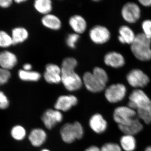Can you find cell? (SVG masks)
I'll list each match as a JSON object with an SVG mask.
<instances>
[{
    "instance_id": "7402d4cb",
    "label": "cell",
    "mask_w": 151,
    "mask_h": 151,
    "mask_svg": "<svg viewBox=\"0 0 151 151\" xmlns=\"http://www.w3.org/2000/svg\"><path fill=\"white\" fill-rule=\"evenodd\" d=\"M120 142L122 150L125 151H134L137 147V141L134 136L124 134Z\"/></svg>"
},
{
    "instance_id": "f1b7e54d",
    "label": "cell",
    "mask_w": 151,
    "mask_h": 151,
    "mask_svg": "<svg viewBox=\"0 0 151 151\" xmlns=\"http://www.w3.org/2000/svg\"><path fill=\"white\" fill-rule=\"evenodd\" d=\"M92 73L94 76L99 78L101 81L107 84L108 81V73L104 69L101 67L94 68Z\"/></svg>"
},
{
    "instance_id": "d6a6232c",
    "label": "cell",
    "mask_w": 151,
    "mask_h": 151,
    "mask_svg": "<svg viewBox=\"0 0 151 151\" xmlns=\"http://www.w3.org/2000/svg\"><path fill=\"white\" fill-rule=\"evenodd\" d=\"M101 151H122L121 146L115 143H107L100 149Z\"/></svg>"
},
{
    "instance_id": "484cf974",
    "label": "cell",
    "mask_w": 151,
    "mask_h": 151,
    "mask_svg": "<svg viewBox=\"0 0 151 151\" xmlns=\"http://www.w3.org/2000/svg\"><path fill=\"white\" fill-rule=\"evenodd\" d=\"M44 77L46 82L49 84H58L61 82V74L58 73L45 71L44 73Z\"/></svg>"
},
{
    "instance_id": "277c9868",
    "label": "cell",
    "mask_w": 151,
    "mask_h": 151,
    "mask_svg": "<svg viewBox=\"0 0 151 151\" xmlns=\"http://www.w3.org/2000/svg\"><path fill=\"white\" fill-rule=\"evenodd\" d=\"M61 82L68 91H76L81 88L83 81L75 70H61Z\"/></svg>"
},
{
    "instance_id": "ac0fdd59",
    "label": "cell",
    "mask_w": 151,
    "mask_h": 151,
    "mask_svg": "<svg viewBox=\"0 0 151 151\" xmlns=\"http://www.w3.org/2000/svg\"><path fill=\"white\" fill-rule=\"evenodd\" d=\"M69 24L76 33L81 34L86 31L87 23L85 19L79 15H75L70 17Z\"/></svg>"
},
{
    "instance_id": "3957f363",
    "label": "cell",
    "mask_w": 151,
    "mask_h": 151,
    "mask_svg": "<svg viewBox=\"0 0 151 151\" xmlns=\"http://www.w3.org/2000/svg\"><path fill=\"white\" fill-rule=\"evenodd\" d=\"M60 134L63 142L70 144L82 138L84 129L80 123L75 122L64 124L60 129Z\"/></svg>"
},
{
    "instance_id": "44dd1931",
    "label": "cell",
    "mask_w": 151,
    "mask_h": 151,
    "mask_svg": "<svg viewBox=\"0 0 151 151\" xmlns=\"http://www.w3.org/2000/svg\"><path fill=\"white\" fill-rule=\"evenodd\" d=\"M29 33L25 28L22 27H16L12 30V45L22 43L27 39Z\"/></svg>"
},
{
    "instance_id": "83f0119b",
    "label": "cell",
    "mask_w": 151,
    "mask_h": 151,
    "mask_svg": "<svg viewBox=\"0 0 151 151\" xmlns=\"http://www.w3.org/2000/svg\"><path fill=\"white\" fill-rule=\"evenodd\" d=\"M78 64L77 60L73 57H67L63 60L61 70H75L76 67Z\"/></svg>"
},
{
    "instance_id": "603a6c76",
    "label": "cell",
    "mask_w": 151,
    "mask_h": 151,
    "mask_svg": "<svg viewBox=\"0 0 151 151\" xmlns=\"http://www.w3.org/2000/svg\"><path fill=\"white\" fill-rule=\"evenodd\" d=\"M35 8L42 14H48L52 10V3L50 0H36L34 4Z\"/></svg>"
},
{
    "instance_id": "ab89813d",
    "label": "cell",
    "mask_w": 151,
    "mask_h": 151,
    "mask_svg": "<svg viewBox=\"0 0 151 151\" xmlns=\"http://www.w3.org/2000/svg\"><path fill=\"white\" fill-rule=\"evenodd\" d=\"M26 1V0H16L15 2L17 4H20V3L24 2Z\"/></svg>"
},
{
    "instance_id": "ba28073f",
    "label": "cell",
    "mask_w": 151,
    "mask_h": 151,
    "mask_svg": "<svg viewBox=\"0 0 151 151\" xmlns=\"http://www.w3.org/2000/svg\"><path fill=\"white\" fill-rule=\"evenodd\" d=\"M122 15L124 20L127 22L135 23L140 18V8L136 3L133 2H127L122 7Z\"/></svg>"
},
{
    "instance_id": "d6986e66",
    "label": "cell",
    "mask_w": 151,
    "mask_h": 151,
    "mask_svg": "<svg viewBox=\"0 0 151 151\" xmlns=\"http://www.w3.org/2000/svg\"><path fill=\"white\" fill-rule=\"evenodd\" d=\"M47 138L45 131L42 129H34L31 131L29 136V139L33 146L38 147L41 146L45 142Z\"/></svg>"
},
{
    "instance_id": "f35d334b",
    "label": "cell",
    "mask_w": 151,
    "mask_h": 151,
    "mask_svg": "<svg viewBox=\"0 0 151 151\" xmlns=\"http://www.w3.org/2000/svg\"><path fill=\"white\" fill-rule=\"evenodd\" d=\"M84 151H101V150L96 146H92L86 149Z\"/></svg>"
},
{
    "instance_id": "30bf717a",
    "label": "cell",
    "mask_w": 151,
    "mask_h": 151,
    "mask_svg": "<svg viewBox=\"0 0 151 151\" xmlns=\"http://www.w3.org/2000/svg\"><path fill=\"white\" fill-rule=\"evenodd\" d=\"M82 81L86 89L93 93L102 92L105 89L107 84L90 72H86L84 73Z\"/></svg>"
},
{
    "instance_id": "9a60e30c",
    "label": "cell",
    "mask_w": 151,
    "mask_h": 151,
    "mask_svg": "<svg viewBox=\"0 0 151 151\" xmlns=\"http://www.w3.org/2000/svg\"><path fill=\"white\" fill-rule=\"evenodd\" d=\"M89 126L94 132L97 134H102L106 131L108 123L103 116L100 114H94L90 118Z\"/></svg>"
},
{
    "instance_id": "60d3db41",
    "label": "cell",
    "mask_w": 151,
    "mask_h": 151,
    "mask_svg": "<svg viewBox=\"0 0 151 151\" xmlns=\"http://www.w3.org/2000/svg\"><path fill=\"white\" fill-rule=\"evenodd\" d=\"M145 151H151V146L147 147L145 149Z\"/></svg>"
},
{
    "instance_id": "cb8c5ba5",
    "label": "cell",
    "mask_w": 151,
    "mask_h": 151,
    "mask_svg": "<svg viewBox=\"0 0 151 151\" xmlns=\"http://www.w3.org/2000/svg\"><path fill=\"white\" fill-rule=\"evenodd\" d=\"M18 76L21 80L26 81H37L40 79V73L35 71H26L20 69L18 71Z\"/></svg>"
},
{
    "instance_id": "4dcf8cb0",
    "label": "cell",
    "mask_w": 151,
    "mask_h": 151,
    "mask_svg": "<svg viewBox=\"0 0 151 151\" xmlns=\"http://www.w3.org/2000/svg\"><path fill=\"white\" fill-rule=\"evenodd\" d=\"M11 77V73L9 70L0 67V84L1 86L8 82Z\"/></svg>"
},
{
    "instance_id": "52a82bcc",
    "label": "cell",
    "mask_w": 151,
    "mask_h": 151,
    "mask_svg": "<svg viewBox=\"0 0 151 151\" xmlns=\"http://www.w3.org/2000/svg\"><path fill=\"white\" fill-rule=\"evenodd\" d=\"M126 86L122 83L113 84L105 90V96L109 103H116L122 101L127 95Z\"/></svg>"
},
{
    "instance_id": "8d00e7d4",
    "label": "cell",
    "mask_w": 151,
    "mask_h": 151,
    "mask_svg": "<svg viewBox=\"0 0 151 151\" xmlns=\"http://www.w3.org/2000/svg\"><path fill=\"white\" fill-rule=\"evenodd\" d=\"M139 2L144 6H151V0H139Z\"/></svg>"
},
{
    "instance_id": "7a4b0ae2",
    "label": "cell",
    "mask_w": 151,
    "mask_h": 151,
    "mask_svg": "<svg viewBox=\"0 0 151 151\" xmlns=\"http://www.w3.org/2000/svg\"><path fill=\"white\" fill-rule=\"evenodd\" d=\"M130 45L131 52L137 59L144 62L151 60V40L142 33L136 35Z\"/></svg>"
},
{
    "instance_id": "b9f144b4",
    "label": "cell",
    "mask_w": 151,
    "mask_h": 151,
    "mask_svg": "<svg viewBox=\"0 0 151 151\" xmlns=\"http://www.w3.org/2000/svg\"><path fill=\"white\" fill-rule=\"evenodd\" d=\"M41 151H50L49 150H47V149H44V150H42Z\"/></svg>"
},
{
    "instance_id": "8992f818",
    "label": "cell",
    "mask_w": 151,
    "mask_h": 151,
    "mask_svg": "<svg viewBox=\"0 0 151 151\" xmlns=\"http://www.w3.org/2000/svg\"><path fill=\"white\" fill-rule=\"evenodd\" d=\"M138 117L137 112L128 106H121L114 110L113 114L114 121L118 125H127Z\"/></svg>"
},
{
    "instance_id": "d590c367",
    "label": "cell",
    "mask_w": 151,
    "mask_h": 151,
    "mask_svg": "<svg viewBox=\"0 0 151 151\" xmlns=\"http://www.w3.org/2000/svg\"><path fill=\"white\" fill-rule=\"evenodd\" d=\"M12 0H0V7L3 8H7L12 5Z\"/></svg>"
},
{
    "instance_id": "f546056e",
    "label": "cell",
    "mask_w": 151,
    "mask_h": 151,
    "mask_svg": "<svg viewBox=\"0 0 151 151\" xmlns=\"http://www.w3.org/2000/svg\"><path fill=\"white\" fill-rule=\"evenodd\" d=\"M142 33L151 40V19H146L142 24Z\"/></svg>"
},
{
    "instance_id": "5bb4252c",
    "label": "cell",
    "mask_w": 151,
    "mask_h": 151,
    "mask_svg": "<svg viewBox=\"0 0 151 151\" xmlns=\"http://www.w3.org/2000/svg\"><path fill=\"white\" fill-rule=\"evenodd\" d=\"M17 62L14 53L7 50L0 52V67L10 70L16 65Z\"/></svg>"
},
{
    "instance_id": "2e32d148",
    "label": "cell",
    "mask_w": 151,
    "mask_h": 151,
    "mask_svg": "<svg viewBox=\"0 0 151 151\" xmlns=\"http://www.w3.org/2000/svg\"><path fill=\"white\" fill-rule=\"evenodd\" d=\"M118 127L124 134L132 136L139 134L144 128L142 124L138 117L135 118L131 124L127 125H118Z\"/></svg>"
},
{
    "instance_id": "ffe728a7",
    "label": "cell",
    "mask_w": 151,
    "mask_h": 151,
    "mask_svg": "<svg viewBox=\"0 0 151 151\" xmlns=\"http://www.w3.org/2000/svg\"><path fill=\"white\" fill-rule=\"evenodd\" d=\"M42 23L47 28L57 30L61 28V21L58 17L49 14L45 15L41 19Z\"/></svg>"
},
{
    "instance_id": "74e56055",
    "label": "cell",
    "mask_w": 151,
    "mask_h": 151,
    "mask_svg": "<svg viewBox=\"0 0 151 151\" xmlns=\"http://www.w3.org/2000/svg\"><path fill=\"white\" fill-rule=\"evenodd\" d=\"M32 69V65L30 63H25L23 66V70L26 71H30Z\"/></svg>"
},
{
    "instance_id": "d4e9b609",
    "label": "cell",
    "mask_w": 151,
    "mask_h": 151,
    "mask_svg": "<svg viewBox=\"0 0 151 151\" xmlns=\"http://www.w3.org/2000/svg\"><path fill=\"white\" fill-rule=\"evenodd\" d=\"M12 137L17 141H22L25 137L26 132L24 128L20 125H16L13 127L11 131Z\"/></svg>"
},
{
    "instance_id": "836d02e7",
    "label": "cell",
    "mask_w": 151,
    "mask_h": 151,
    "mask_svg": "<svg viewBox=\"0 0 151 151\" xmlns=\"http://www.w3.org/2000/svg\"><path fill=\"white\" fill-rule=\"evenodd\" d=\"M9 101L8 98L2 91H0V109L5 110L8 108Z\"/></svg>"
},
{
    "instance_id": "4fadbf2b",
    "label": "cell",
    "mask_w": 151,
    "mask_h": 151,
    "mask_svg": "<svg viewBox=\"0 0 151 151\" xmlns=\"http://www.w3.org/2000/svg\"><path fill=\"white\" fill-rule=\"evenodd\" d=\"M78 103V99L74 95H61L55 104V110L65 112L69 111Z\"/></svg>"
},
{
    "instance_id": "1f68e13d",
    "label": "cell",
    "mask_w": 151,
    "mask_h": 151,
    "mask_svg": "<svg viewBox=\"0 0 151 151\" xmlns=\"http://www.w3.org/2000/svg\"><path fill=\"white\" fill-rule=\"evenodd\" d=\"M80 36L78 34L71 33L68 35L66 39V42L68 46L71 48H75L76 44L78 41Z\"/></svg>"
},
{
    "instance_id": "9c48e42d",
    "label": "cell",
    "mask_w": 151,
    "mask_h": 151,
    "mask_svg": "<svg viewBox=\"0 0 151 151\" xmlns=\"http://www.w3.org/2000/svg\"><path fill=\"white\" fill-rule=\"evenodd\" d=\"M90 39L96 44H103L108 42L111 37L110 31L105 27L96 25L89 31Z\"/></svg>"
},
{
    "instance_id": "6da1fadb",
    "label": "cell",
    "mask_w": 151,
    "mask_h": 151,
    "mask_svg": "<svg viewBox=\"0 0 151 151\" xmlns=\"http://www.w3.org/2000/svg\"><path fill=\"white\" fill-rule=\"evenodd\" d=\"M127 106L137 112L138 118L146 124L151 123V100L142 89H135L129 96Z\"/></svg>"
},
{
    "instance_id": "e575fe53",
    "label": "cell",
    "mask_w": 151,
    "mask_h": 151,
    "mask_svg": "<svg viewBox=\"0 0 151 151\" xmlns=\"http://www.w3.org/2000/svg\"><path fill=\"white\" fill-rule=\"evenodd\" d=\"M45 71L61 74V68L58 65L53 63H48L45 66Z\"/></svg>"
},
{
    "instance_id": "5b68a950",
    "label": "cell",
    "mask_w": 151,
    "mask_h": 151,
    "mask_svg": "<svg viewBox=\"0 0 151 151\" xmlns=\"http://www.w3.org/2000/svg\"><path fill=\"white\" fill-rule=\"evenodd\" d=\"M126 78L130 86L135 89H141L146 87L150 82L148 76L139 68H134L129 71Z\"/></svg>"
},
{
    "instance_id": "4316f807",
    "label": "cell",
    "mask_w": 151,
    "mask_h": 151,
    "mask_svg": "<svg viewBox=\"0 0 151 151\" xmlns=\"http://www.w3.org/2000/svg\"><path fill=\"white\" fill-rule=\"evenodd\" d=\"M12 45L11 36L4 31H0V47L6 48Z\"/></svg>"
},
{
    "instance_id": "8fae6325",
    "label": "cell",
    "mask_w": 151,
    "mask_h": 151,
    "mask_svg": "<svg viewBox=\"0 0 151 151\" xmlns=\"http://www.w3.org/2000/svg\"><path fill=\"white\" fill-rule=\"evenodd\" d=\"M63 118V117L60 111L49 109L44 113L41 119L45 127L50 130L58 123L62 122Z\"/></svg>"
},
{
    "instance_id": "e0dca14e",
    "label": "cell",
    "mask_w": 151,
    "mask_h": 151,
    "mask_svg": "<svg viewBox=\"0 0 151 151\" xmlns=\"http://www.w3.org/2000/svg\"><path fill=\"white\" fill-rule=\"evenodd\" d=\"M118 40L123 44L130 45L134 40L136 35L131 28L127 25H122L119 30Z\"/></svg>"
},
{
    "instance_id": "7c38bea8",
    "label": "cell",
    "mask_w": 151,
    "mask_h": 151,
    "mask_svg": "<svg viewBox=\"0 0 151 151\" xmlns=\"http://www.w3.org/2000/svg\"><path fill=\"white\" fill-rule=\"evenodd\" d=\"M104 63L106 65L113 68H119L125 65L126 60L123 55L116 51H111L104 56Z\"/></svg>"
},
{
    "instance_id": "7bdbcfd3",
    "label": "cell",
    "mask_w": 151,
    "mask_h": 151,
    "mask_svg": "<svg viewBox=\"0 0 151 151\" xmlns=\"http://www.w3.org/2000/svg\"><path fill=\"white\" fill-rule=\"evenodd\" d=\"M1 86V84H0V86Z\"/></svg>"
}]
</instances>
